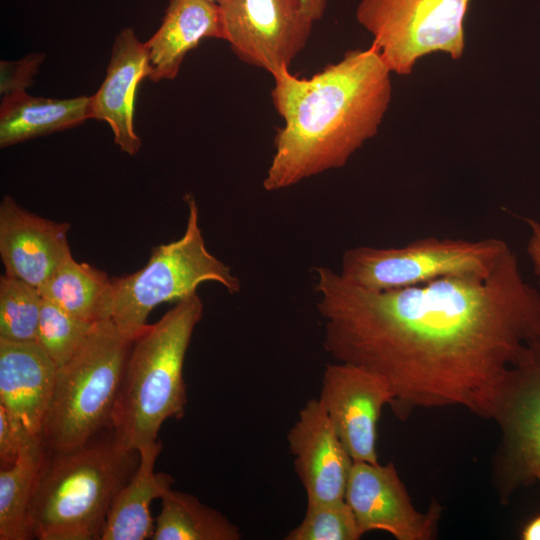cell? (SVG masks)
Segmentation results:
<instances>
[{
    "label": "cell",
    "mask_w": 540,
    "mask_h": 540,
    "mask_svg": "<svg viewBox=\"0 0 540 540\" xmlns=\"http://www.w3.org/2000/svg\"><path fill=\"white\" fill-rule=\"evenodd\" d=\"M315 289L325 352L381 376L402 420L445 406L491 419L509 371L540 341V292L512 249L483 279L372 291L317 267Z\"/></svg>",
    "instance_id": "6da1fadb"
},
{
    "label": "cell",
    "mask_w": 540,
    "mask_h": 540,
    "mask_svg": "<svg viewBox=\"0 0 540 540\" xmlns=\"http://www.w3.org/2000/svg\"><path fill=\"white\" fill-rule=\"evenodd\" d=\"M390 70L377 49L348 50L310 78L283 69L271 98L284 124L263 188L277 191L338 169L379 129L392 96Z\"/></svg>",
    "instance_id": "7a4b0ae2"
},
{
    "label": "cell",
    "mask_w": 540,
    "mask_h": 540,
    "mask_svg": "<svg viewBox=\"0 0 540 540\" xmlns=\"http://www.w3.org/2000/svg\"><path fill=\"white\" fill-rule=\"evenodd\" d=\"M31 506L39 540H101L118 491L133 475L139 452L112 430L69 451H47Z\"/></svg>",
    "instance_id": "3957f363"
},
{
    "label": "cell",
    "mask_w": 540,
    "mask_h": 540,
    "mask_svg": "<svg viewBox=\"0 0 540 540\" xmlns=\"http://www.w3.org/2000/svg\"><path fill=\"white\" fill-rule=\"evenodd\" d=\"M203 303L193 293L176 302L133 341L112 417V432L129 450L154 442L168 419H181L187 404L185 356Z\"/></svg>",
    "instance_id": "277c9868"
},
{
    "label": "cell",
    "mask_w": 540,
    "mask_h": 540,
    "mask_svg": "<svg viewBox=\"0 0 540 540\" xmlns=\"http://www.w3.org/2000/svg\"><path fill=\"white\" fill-rule=\"evenodd\" d=\"M132 343L111 319L99 321L74 356L58 367L41 432L47 451L78 448L112 428Z\"/></svg>",
    "instance_id": "5b68a950"
},
{
    "label": "cell",
    "mask_w": 540,
    "mask_h": 540,
    "mask_svg": "<svg viewBox=\"0 0 540 540\" xmlns=\"http://www.w3.org/2000/svg\"><path fill=\"white\" fill-rule=\"evenodd\" d=\"M184 200L188 207L184 234L173 242L154 247L140 270L112 279L111 320L132 342L147 328L146 320L156 306L196 293L203 282L219 283L230 294L241 289L230 267L208 251L195 198L186 194Z\"/></svg>",
    "instance_id": "8992f818"
},
{
    "label": "cell",
    "mask_w": 540,
    "mask_h": 540,
    "mask_svg": "<svg viewBox=\"0 0 540 540\" xmlns=\"http://www.w3.org/2000/svg\"><path fill=\"white\" fill-rule=\"evenodd\" d=\"M510 249L499 238L425 237L398 247L357 246L344 252L339 273L372 291L408 288L444 277L483 279Z\"/></svg>",
    "instance_id": "52a82bcc"
},
{
    "label": "cell",
    "mask_w": 540,
    "mask_h": 540,
    "mask_svg": "<svg viewBox=\"0 0 540 540\" xmlns=\"http://www.w3.org/2000/svg\"><path fill=\"white\" fill-rule=\"evenodd\" d=\"M470 0H361L357 22L372 36L390 72L409 75L423 56L443 52L459 60Z\"/></svg>",
    "instance_id": "ba28073f"
},
{
    "label": "cell",
    "mask_w": 540,
    "mask_h": 540,
    "mask_svg": "<svg viewBox=\"0 0 540 540\" xmlns=\"http://www.w3.org/2000/svg\"><path fill=\"white\" fill-rule=\"evenodd\" d=\"M491 419L502 435L495 464L502 499L540 485V341L509 371Z\"/></svg>",
    "instance_id": "9c48e42d"
},
{
    "label": "cell",
    "mask_w": 540,
    "mask_h": 540,
    "mask_svg": "<svg viewBox=\"0 0 540 540\" xmlns=\"http://www.w3.org/2000/svg\"><path fill=\"white\" fill-rule=\"evenodd\" d=\"M225 41L242 62L272 76L306 46L314 21L301 0H222L218 3Z\"/></svg>",
    "instance_id": "30bf717a"
},
{
    "label": "cell",
    "mask_w": 540,
    "mask_h": 540,
    "mask_svg": "<svg viewBox=\"0 0 540 540\" xmlns=\"http://www.w3.org/2000/svg\"><path fill=\"white\" fill-rule=\"evenodd\" d=\"M319 401L354 462L379 463L377 426L392 393L378 374L358 365L327 364Z\"/></svg>",
    "instance_id": "8fae6325"
},
{
    "label": "cell",
    "mask_w": 540,
    "mask_h": 540,
    "mask_svg": "<svg viewBox=\"0 0 540 540\" xmlns=\"http://www.w3.org/2000/svg\"><path fill=\"white\" fill-rule=\"evenodd\" d=\"M362 536L384 531L397 540H430L436 536L441 507L433 501L418 511L392 462H354L345 490Z\"/></svg>",
    "instance_id": "7c38bea8"
},
{
    "label": "cell",
    "mask_w": 540,
    "mask_h": 540,
    "mask_svg": "<svg viewBox=\"0 0 540 540\" xmlns=\"http://www.w3.org/2000/svg\"><path fill=\"white\" fill-rule=\"evenodd\" d=\"M287 441L307 503L344 499L354 461L318 398L300 409Z\"/></svg>",
    "instance_id": "4fadbf2b"
},
{
    "label": "cell",
    "mask_w": 540,
    "mask_h": 540,
    "mask_svg": "<svg viewBox=\"0 0 540 540\" xmlns=\"http://www.w3.org/2000/svg\"><path fill=\"white\" fill-rule=\"evenodd\" d=\"M67 222L33 214L6 195L0 204V256L5 274L40 288L71 257Z\"/></svg>",
    "instance_id": "5bb4252c"
},
{
    "label": "cell",
    "mask_w": 540,
    "mask_h": 540,
    "mask_svg": "<svg viewBox=\"0 0 540 540\" xmlns=\"http://www.w3.org/2000/svg\"><path fill=\"white\" fill-rule=\"evenodd\" d=\"M152 74L148 53L132 28L115 37L104 81L91 96L90 118L105 121L121 151L135 155L141 140L134 128L136 92L140 82Z\"/></svg>",
    "instance_id": "9a60e30c"
},
{
    "label": "cell",
    "mask_w": 540,
    "mask_h": 540,
    "mask_svg": "<svg viewBox=\"0 0 540 540\" xmlns=\"http://www.w3.org/2000/svg\"><path fill=\"white\" fill-rule=\"evenodd\" d=\"M58 366L37 341L0 339V405L41 438Z\"/></svg>",
    "instance_id": "2e32d148"
},
{
    "label": "cell",
    "mask_w": 540,
    "mask_h": 540,
    "mask_svg": "<svg viewBox=\"0 0 540 540\" xmlns=\"http://www.w3.org/2000/svg\"><path fill=\"white\" fill-rule=\"evenodd\" d=\"M206 38L224 39L218 3L170 0L162 23L145 42L153 82L174 79L186 54Z\"/></svg>",
    "instance_id": "e0dca14e"
},
{
    "label": "cell",
    "mask_w": 540,
    "mask_h": 540,
    "mask_svg": "<svg viewBox=\"0 0 540 540\" xmlns=\"http://www.w3.org/2000/svg\"><path fill=\"white\" fill-rule=\"evenodd\" d=\"M162 447V442L156 440L138 450V466L115 496L101 540L152 539L155 521L151 516V503L170 490L175 481L168 473L155 472Z\"/></svg>",
    "instance_id": "ac0fdd59"
},
{
    "label": "cell",
    "mask_w": 540,
    "mask_h": 540,
    "mask_svg": "<svg viewBox=\"0 0 540 540\" xmlns=\"http://www.w3.org/2000/svg\"><path fill=\"white\" fill-rule=\"evenodd\" d=\"M90 102L91 96L53 99L27 93L2 98L0 147L77 126L90 119Z\"/></svg>",
    "instance_id": "d6986e66"
},
{
    "label": "cell",
    "mask_w": 540,
    "mask_h": 540,
    "mask_svg": "<svg viewBox=\"0 0 540 540\" xmlns=\"http://www.w3.org/2000/svg\"><path fill=\"white\" fill-rule=\"evenodd\" d=\"M41 296L71 315L94 324L111 319L113 282L94 266L69 257L39 288Z\"/></svg>",
    "instance_id": "ffe728a7"
},
{
    "label": "cell",
    "mask_w": 540,
    "mask_h": 540,
    "mask_svg": "<svg viewBox=\"0 0 540 540\" xmlns=\"http://www.w3.org/2000/svg\"><path fill=\"white\" fill-rule=\"evenodd\" d=\"M47 450L41 440L0 469V540L33 539L31 506Z\"/></svg>",
    "instance_id": "44dd1931"
},
{
    "label": "cell",
    "mask_w": 540,
    "mask_h": 540,
    "mask_svg": "<svg viewBox=\"0 0 540 540\" xmlns=\"http://www.w3.org/2000/svg\"><path fill=\"white\" fill-rule=\"evenodd\" d=\"M153 540H239L240 529L196 496L174 489L161 498Z\"/></svg>",
    "instance_id": "7402d4cb"
},
{
    "label": "cell",
    "mask_w": 540,
    "mask_h": 540,
    "mask_svg": "<svg viewBox=\"0 0 540 540\" xmlns=\"http://www.w3.org/2000/svg\"><path fill=\"white\" fill-rule=\"evenodd\" d=\"M43 297L39 289L4 274L0 277V339L37 341Z\"/></svg>",
    "instance_id": "603a6c76"
},
{
    "label": "cell",
    "mask_w": 540,
    "mask_h": 540,
    "mask_svg": "<svg viewBox=\"0 0 540 540\" xmlns=\"http://www.w3.org/2000/svg\"><path fill=\"white\" fill-rule=\"evenodd\" d=\"M92 326L43 298L37 342L60 367L78 351Z\"/></svg>",
    "instance_id": "cb8c5ba5"
},
{
    "label": "cell",
    "mask_w": 540,
    "mask_h": 540,
    "mask_svg": "<svg viewBox=\"0 0 540 540\" xmlns=\"http://www.w3.org/2000/svg\"><path fill=\"white\" fill-rule=\"evenodd\" d=\"M362 537L345 499L307 503L305 515L285 540H358Z\"/></svg>",
    "instance_id": "d4e9b609"
},
{
    "label": "cell",
    "mask_w": 540,
    "mask_h": 540,
    "mask_svg": "<svg viewBox=\"0 0 540 540\" xmlns=\"http://www.w3.org/2000/svg\"><path fill=\"white\" fill-rule=\"evenodd\" d=\"M45 59L43 53H29L17 61L1 60L0 93L2 98L26 93L33 83L39 66Z\"/></svg>",
    "instance_id": "484cf974"
},
{
    "label": "cell",
    "mask_w": 540,
    "mask_h": 540,
    "mask_svg": "<svg viewBox=\"0 0 540 540\" xmlns=\"http://www.w3.org/2000/svg\"><path fill=\"white\" fill-rule=\"evenodd\" d=\"M39 440L0 405V469L12 466L28 446Z\"/></svg>",
    "instance_id": "4316f807"
},
{
    "label": "cell",
    "mask_w": 540,
    "mask_h": 540,
    "mask_svg": "<svg viewBox=\"0 0 540 540\" xmlns=\"http://www.w3.org/2000/svg\"><path fill=\"white\" fill-rule=\"evenodd\" d=\"M525 221L531 231L526 247L527 254L533 265L534 273L539 278L540 283V223L531 218H526Z\"/></svg>",
    "instance_id": "83f0119b"
},
{
    "label": "cell",
    "mask_w": 540,
    "mask_h": 540,
    "mask_svg": "<svg viewBox=\"0 0 540 540\" xmlns=\"http://www.w3.org/2000/svg\"><path fill=\"white\" fill-rule=\"evenodd\" d=\"M306 13L316 22L324 16L330 0H301Z\"/></svg>",
    "instance_id": "f1b7e54d"
},
{
    "label": "cell",
    "mask_w": 540,
    "mask_h": 540,
    "mask_svg": "<svg viewBox=\"0 0 540 540\" xmlns=\"http://www.w3.org/2000/svg\"><path fill=\"white\" fill-rule=\"evenodd\" d=\"M520 536L522 540H540V513L523 526Z\"/></svg>",
    "instance_id": "f546056e"
},
{
    "label": "cell",
    "mask_w": 540,
    "mask_h": 540,
    "mask_svg": "<svg viewBox=\"0 0 540 540\" xmlns=\"http://www.w3.org/2000/svg\"><path fill=\"white\" fill-rule=\"evenodd\" d=\"M208 1H211V2H214V3H219L222 0H208Z\"/></svg>",
    "instance_id": "4dcf8cb0"
}]
</instances>
